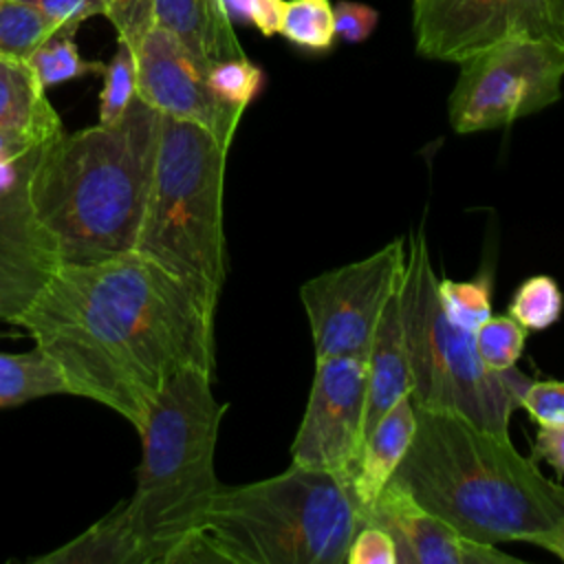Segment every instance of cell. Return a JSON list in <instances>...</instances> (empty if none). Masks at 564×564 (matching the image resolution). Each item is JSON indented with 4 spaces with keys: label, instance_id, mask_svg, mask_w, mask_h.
Segmentation results:
<instances>
[{
    "label": "cell",
    "instance_id": "cell-32",
    "mask_svg": "<svg viewBox=\"0 0 564 564\" xmlns=\"http://www.w3.org/2000/svg\"><path fill=\"white\" fill-rule=\"evenodd\" d=\"M33 4L57 31L75 33L77 26L93 18L104 15L101 0H24Z\"/></svg>",
    "mask_w": 564,
    "mask_h": 564
},
{
    "label": "cell",
    "instance_id": "cell-7",
    "mask_svg": "<svg viewBox=\"0 0 564 564\" xmlns=\"http://www.w3.org/2000/svg\"><path fill=\"white\" fill-rule=\"evenodd\" d=\"M399 308L414 408L454 412L482 430L509 434L511 414L531 379L513 368L485 366L474 333L447 317L423 229L410 236Z\"/></svg>",
    "mask_w": 564,
    "mask_h": 564
},
{
    "label": "cell",
    "instance_id": "cell-12",
    "mask_svg": "<svg viewBox=\"0 0 564 564\" xmlns=\"http://www.w3.org/2000/svg\"><path fill=\"white\" fill-rule=\"evenodd\" d=\"M414 46L430 59L463 62L507 37H549L546 0H414Z\"/></svg>",
    "mask_w": 564,
    "mask_h": 564
},
{
    "label": "cell",
    "instance_id": "cell-1",
    "mask_svg": "<svg viewBox=\"0 0 564 564\" xmlns=\"http://www.w3.org/2000/svg\"><path fill=\"white\" fill-rule=\"evenodd\" d=\"M214 315L185 282L132 249L59 264L11 324L57 366L68 394L115 410L139 432L174 372L214 375Z\"/></svg>",
    "mask_w": 564,
    "mask_h": 564
},
{
    "label": "cell",
    "instance_id": "cell-2",
    "mask_svg": "<svg viewBox=\"0 0 564 564\" xmlns=\"http://www.w3.org/2000/svg\"><path fill=\"white\" fill-rule=\"evenodd\" d=\"M161 112L139 95L110 121L51 137L31 174L35 214L62 264H93L137 247Z\"/></svg>",
    "mask_w": 564,
    "mask_h": 564
},
{
    "label": "cell",
    "instance_id": "cell-25",
    "mask_svg": "<svg viewBox=\"0 0 564 564\" xmlns=\"http://www.w3.org/2000/svg\"><path fill=\"white\" fill-rule=\"evenodd\" d=\"M438 297L447 317L467 328L476 330L487 317H491V280L478 275L471 280H438Z\"/></svg>",
    "mask_w": 564,
    "mask_h": 564
},
{
    "label": "cell",
    "instance_id": "cell-3",
    "mask_svg": "<svg viewBox=\"0 0 564 564\" xmlns=\"http://www.w3.org/2000/svg\"><path fill=\"white\" fill-rule=\"evenodd\" d=\"M392 480L482 544L527 542L564 518V485L522 456L509 434L454 412L416 408V430Z\"/></svg>",
    "mask_w": 564,
    "mask_h": 564
},
{
    "label": "cell",
    "instance_id": "cell-14",
    "mask_svg": "<svg viewBox=\"0 0 564 564\" xmlns=\"http://www.w3.org/2000/svg\"><path fill=\"white\" fill-rule=\"evenodd\" d=\"M361 522L390 533L397 549V564H518L520 560L482 544L441 516L421 507L401 485L390 480L377 500L359 511Z\"/></svg>",
    "mask_w": 564,
    "mask_h": 564
},
{
    "label": "cell",
    "instance_id": "cell-36",
    "mask_svg": "<svg viewBox=\"0 0 564 564\" xmlns=\"http://www.w3.org/2000/svg\"><path fill=\"white\" fill-rule=\"evenodd\" d=\"M284 0H251L249 24H253L262 35L280 33Z\"/></svg>",
    "mask_w": 564,
    "mask_h": 564
},
{
    "label": "cell",
    "instance_id": "cell-17",
    "mask_svg": "<svg viewBox=\"0 0 564 564\" xmlns=\"http://www.w3.org/2000/svg\"><path fill=\"white\" fill-rule=\"evenodd\" d=\"M401 289V286H399ZM368 392H366V423L364 438L372 425L403 397L410 394V366L403 341L399 291L388 302L381 322L375 330L368 357Z\"/></svg>",
    "mask_w": 564,
    "mask_h": 564
},
{
    "label": "cell",
    "instance_id": "cell-21",
    "mask_svg": "<svg viewBox=\"0 0 564 564\" xmlns=\"http://www.w3.org/2000/svg\"><path fill=\"white\" fill-rule=\"evenodd\" d=\"M57 29L24 0H0V59L26 62Z\"/></svg>",
    "mask_w": 564,
    "mask_h": 564
},
{
    "label": "cell",
    "instance_id": "cell-23",
    "mask_svg": "<svg viewBox=\"0 0 564 564\" xmlns=\"http://www.w3.org/2000/svg\"><path fill=\"white\" fill-rule=\"evenodd\" d=\"M564 311L560 284L544 273L522 280L507 306V313L527 330H544L553 326Z\"/></svg>",
    "mask_w": 564,
    "mask_h": 564
},
{
    "label": "cell",
    "instance_id": "cell-34",
    "mask_svg": "<svg viewBox=\"0 0 564 564\" xmlns=\"http://www.w3.org/2000/svg\"><path fill=\"white\" fill-rule=\"evenodd\" d=\"M533 454L564 476V421L540 423L533 438Z\"/></svg>",
    "mask_w": 564,
    "mask_h": 564
},
{
    "label": "cell",
    "instance_id": "cell-8",
    "mask_svg": "<svg viewBox=\"0 0 564 564\" xmlns=\"http://www.w3.org/2000/svg\"><path fill=\"white\" fill-rule=\"evenodd\" d=\"M564 46L549 37H507L460 62L447 101L454 132L509 126L562 95Z\"/></svg>",
    "mask_w": 564,
    "mask_h": 564
},
{
    "label": "cell",
    "instance_id": "cell-38",
    "mask_svg": "<svg viewBox=\"0 0 564 564\" xmlns=\"http://www.w3.org/2000/svg\"><path fill=\"white\" fill-rule=\"evenodd\" d=\"M546 13L553 40L564 46V0H546Z\"/></svg>",
    "mask_w": 564,
    "mask_h": 564
},
{
    "label": "cell",
    "instance_id": "cell-24",
    "mask_svg": "<svg viewBox=\"0 0 564 564\" xmlns=\"http://www.w3.org/2000/svg\"><path fill=\"white\" fill-rule=\"evenodd\" d=\"M280 33L300 48L326 51L335 40L330 0H289L284 2Z\"/></svg>",
    "mask_w": 564,
    "mask_h": 564
},
{
    "label": "cell",
    "instance_id": "cell-18",
    "mask_svg": "<svg viewBox=\"0 0 564 564\" xmlns=\"http://www.w3.org/2000/svg\"><path fill=\"white\" fill-rule=\"evenodd\" d=\"M40 564H156L154 551L137 531L128 502L79 533L64 546L35 557Z\"/></svg>",
    "mask_w": 564,
    "mask_h": 564
},
{
    "label": "cell",
    "instance_id": "cell-27",
    "mask_svg": "<svg viewBox=\"0 0 564 564\" xmlns=\"http://www.w3.org/2000/svg\"><path fill=\"white\" fill-rule=\"evenodd\" d=\"M529 330L507 315L487 317L476 330L474 341L480 359L491 370H509L524 352Z\"/></svg>",
    "mask_w": 564,
    "mask_h": 564
},
{
    "label": "cell",
    "instance_id": "cell-13",
    "mask_svg": "<svg viewBox=\"0 0 564 564\" xmlns=\"http://www.w3.org/2000/svg\"><path fill=\"white\" fill-rule=\"evenodd\" d=\"M207 70L172 33L154 24L137 48V95L161 115L198 123L229 148L245 110L212 90Z\"/></svg>",
    "mask_w": 564,
    "mask_h": 564
},
{
    "label": "cell",
    "instance_id": "cell-33",
    "mask_svg": "<svg viewBox=\"0 0 564 564\" xmlns=\"http://www.w3.org/2000/svg\"><path fill=\"white\" fill-rule=\"evenodd\" d=\"M379 13L370 4L364 2H352L344 0L333 4V24H335V35L341 40L357 44L364 42L377 26Z\"/></svg>",
    "mask_w": 564,
    "mask_h": 564
},
{
    "label": "cell",
    "instance_id": "cell-5",
    "mask_svg": "<svg viewBox=\"0 0 564 564\" xmlns=\"http://www.w3.org/2000/svg\"><path fill=\"white\" fill-rule=\"evenodd\" d=\"M212 377L200 368L174 372L139 430L143 454L126 502L156 564H170L174 549L200 529L220 489L214 456L227 403L214 397Z\"/></svg>",
    "mask_w": 564,
    "mask_h": 564
},
{
    "label": "cell",
    "instance_id": "cell-22",
    "mask_svg": "<svg viewBox=\"0 0 564 564\" xmlns=\"http://www.w3.org/2000/svg\"><path fill=\"white\" fill-rule=\"evenodd\" d=\"M73 35L75 33L70 31H55L26 59L44 88H51L90 73H104L101 62L82 59Z\"/></svg>",
    "mask_w": 564,
    "mask_h": 564
},
{
    "label": "cell",
    "instance_id": "cell-35",
    "mask_svg": "<svg viewBox=\"0 0 564 564\" xmlns=\"http://www.w3.org/2000/svg\"><path fill=\"white\" fill-rule=\"evenodd\" d=\"M55 134L31 128H0V163H9L24 156L26 152L46 143Z\"/></svg>",
    "mask_w": 564,
    "mask_h": 564
},
{
    "label": "cell",
    "instance_id": "cell-16",
    "mask_svg": "<svg viewBox=\"0 0 564 564\" xmlns=\"http://www.w3.org/2000/svg\"><path fill=\"white\" fill-rule=\"evenodd\" d=\"M416 430V408L412 397L399 399L366 434L350 480L355 502L361 509L370 507L383 487L392 480L401 465Z\"/></svg>",
    "mask_w": 564,
    "mask_h": 564
},
{
    "label": "cell",
    "instance_id": "cell-31",
    "mask_svg": "<svg viewBox=\"0 0 564 564\" xmlns=\"http://www.w3.org/2000/svg\"><path fill=\"white\" fill-rule=\"evenodd\" d=\"M520 408H524L538 425L564 421V379L529 381L522 390Z\"/></svg>",
    "mask_w": 564,
    "mask_h": 564
},
{
    "label": "cell",
    "instance_id": "cell-30",
    "mask_svg": "<svg viewBox=\"0 0 564 564\" xmlns=\"http://www.w3.org/2000/svg\"><path fill=\"white\" fill-rule=\"evenodd\" d=\"M346 564H397V549L388 531L364 522L346 551Z\"/></svg>",
    "mask_w": 564,
    "mask_h": 564
},
{
    "label": "cell",
    "instance_id": "cell-15",
    "mask_svg": "<svg viewBox=\"0 0 564 564\" xmlns=\"http://www.w3.org/2000/svg\"><path fill=\"white\" fill-rule=\"evenodd\" d=\"M154 24L172 33L207 68L245 57L223 0H154Z\"/></svg>",
    "mask_w": 564,
    "mask_h": 564
},
{
    "label": "cell",
    "instance_id": "cell-11",
    "mask_svg": "<svg viewBox=\"0 0 564 564\" xmlns=\"http://www.w3.org/2000/svg\"><path fill=\"white\" fill-rule=\"evenodd\" d=\"M42 145L0 163V319L9 324L62 264L31 200V174Z\"/></svg>",
    "mask_w": 564,
    "mask_h": 564
},
{
    "label": "cell",
    "instance_id": "cell-26",
    "mask_svg": "<svg viewBox=\"0 0 564 564\" xmlns=\"http://www.w3.org/2000/svg\"><path fill=\"white\" fill-rule=\"evenodd\" d=\"M104 86L99 93V123L119 119L137 97V51L119 40L117 51L104 66Z\"/></svg>",
    "mask_w": 564,
    "mask_h": 564
},
{
    "label": "cell",
    "instance_id": "cell-29",
    "mask_svg": "<svg viewBox=\"0 0 564 564\" xmlns=\"http://www.w3.org/2000/svg\"><path fill=\"white\" fill-rule=\"evenodd\" d=\"M104 15L117 29L119 40L134 51L154 26V0H101Z\"/></svg>",
    "mask_w": 564,
    "mask_h": 564
},
{
    "label": "cell",
    "instance_id": "cell-28",
    "mask_svg": "<svg viewBox=\"0 0 564 564\" xmlns=\"http://www.w3.org/2000/svg\"><path fill=\"white\" fill-rule=\"evenodd\" d=\"M207 82L212 90L227 104L247 108L262 86V70L245 57L223 59L209 66Z\"/></svg>",
    "mask_w": 564,
    "mask_h": 564
},
{
    "label": "cell",
    "instance_id": "cell-10",
    "mask_svg": "<svg viewBox=\"0 0 564 564\" xmlns=\"http://www.w3.org/2000/svg\"><path fill=\"white\" fill-rule=\"evenodd\" d=\"M366 392V359H315L304 416L291 443V463L350 482L364 443Z\"/></svg>",
    "mask_w": 564,
    "mask_h": 564
},
{
    "label": "cell",
    "instance_id": "cell-4",
    "mask_svg": "<svg viewBox=\"0 0 564 564\" xmlns=\"http://www.w3.org/2000/svg\"><path fill=\"white\" fill-rule=\"evenodd\" d=\"M361 524L348 480L291 463L264 480L220 485L196 533L212 562L341 564Z\"/></svg>",
    "mask_w": 564,
    "mask_h": 564
},
{
    "label": "cell",
    "instance_id": "cell-6",
    "mask_svg": "<svg viewBox=\"0 0 564 564\" xmlns=\"http://www.w3.org/2000/svg\"><path fill=\"white\" fill-rule=\"evenodd\" d=\"M229 148L198 123L161 115L137 251L216 308L227 278L223 189Z\"/></svg>",
    "mask_w": 564,
    "mask_h": 564
},
{
    "label": "cell",
    "instance_id": "cell-19",
    "mask_svg": "<svg viewBox=\"0 0 564 564\" xmlns=\"http://www.w3.org/2000/svg\"><path fill=\"white\" fill-rule=\"evenodd\" d=\"M0 128H31L48 134L64 130L29 62L0 59Z\"/></svg>",
    "mask_w": 564,
    "mask_h": 564
},
{
    "label": "cell",
    "instance_id": "cell-37",
    "mask_svg": "<svg viewBox=\"0 0 564 564\" xmlns=\"http://www.w3.org/2000/svg\"><path fill=\"white\" fill-rule=\"evenodd\" d=\"M527 542H529V544H535V546H540V549H544V551H549L551 555H555L557 560L564 562V518L557 520L555 524H551V527H546V529L533 533Z\"/></svg>",
    "mask_w": 564,
    "mask_h": 564
},
{
    "label": "cell",
    "instance_id": "cell-9",
    "mask_svg": "<svg viewBox=\"0 0 564 564\" xmlns=\"http://www.w3.org/2000/svg\"><path fill=\"white\" fill-rule=\"evenodd\" d=\"M408 245L394 238L375 253L324 271L300 289L315 359H366L388 302L397 295Z\"/></svg>",
    "mask_w": 564,
    "mask_h": 564
},
{
    "label": "cell",
    "instance_id": "cell-20",
    "mask_svg": "<svg viewBox=\"0 0 564 564\" xmlns=\"http://www.w3.org/2000/svg\"><path fill=\"white\" fill-rule=\"evenodd\" d=\"M48 394H68L57 366L40 350L0 352V408L22 405Z\"/></svg>",
    "mask_w": 564,
    "mask_h": 564
}]
</instances>
